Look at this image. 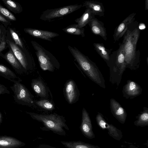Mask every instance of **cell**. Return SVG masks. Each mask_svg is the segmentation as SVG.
<instances>
[{"label": "cell", "instance_id": "obj_1", "mask_svg": "<svg viewBox=\"0 0 148 148\" xmlns=\"http://www.w3.org/2000/svg\"><path fill=\"white\" fill-rule=\"evenodd\" d=\"M139 25L135 19L131 22L123 36L121 43L125 54L126 67L132 70L138 69L140 63V51L136 50L141 30Z\"/></svg>", "mask_w": 148, "mask_h": 148}, {"label": "cell", "instance_id": "obj_2", "mask_svg": "<svg viewBox=\"0 0 148 148\" xmlns=\"http://www.w3.org/2000/svg\"><path fill=\"white\" fill-rule=\"evenodd\" d=\"M68 49L80 69L92 81L105 88V81L102 74L96 64L75 47L69 45Z\"/></svg>", "mask_w": 148, "mask_h": 148}, {"label": "cell", "instance_id": "obj_3", "mask_svg": "<svg viewBox=\"0 0 148 148\" xmlns=\"http://www.w3.org/2000/svg\"><path fill=\"white\" fill-rule=\"evenodd\" d=\"M26 113L33 119L43 123L44 126L40 127L42 131H51L58 135L65 136L66 133L65 130H69L66 123V120L62 116L54 113L49 114H40L27 112Z\"/></svg>", "mask_w": 148, "mask_h": 148}, {"label": "cell", "instance_id": "obj_4", "mask_svg": "<svg viewBox=\"0 0 148 148\" xmlns=\"http://www.w3.org/2000/svg\"><path fill=\"white\" fill-rule=\"evenodd\" d=\"M107 65L110 69L109 81L112 84L119 86L126 68L125 54L121 43L119 44V49L111 54L110 60Z\"/></svg>", "mask_w": 148, "mask_h": 148}, {"label": "cell", "instance_id": "obj_5", "mask_svg": "<svg viewBox=\"0 0 148 148\" xmlns=\"http://www.w3.org/2000/svg\"><path fill=\"white\" fill-rule=\"evenodd\" d=\"M41 68L44 71H54L60 65L56 57L50 52L35 41H31Z\"/></svg>", "mask_w": 148, "mask_h": 148}, {"label": "cell", "instance_id": "obj_6", "mask_svg": "<svg viewBox=\"0 0 148 148\" xmlns=\"http://www.w3.org/2000/svg\"><path fill=\"white\" fill-rule=\"evenodd\" d=\"M10 88L14 93L13 97L16 102L29 106L34 105V96L23 84L20 83H14Z\"/></svg>", "mask_w": 148, "mask_h": 148}, {"label": "cell", "instance_id": "obj_7", "mask_svg": "<svg viewBox=\"0 0 148 148\" xmlns=\"http://www.w3.org/2000/svg\"><path fill=\"white\" fill-rule=\"evenodd\" d=\"M82 7V4H74L60 8L48 9L43 12L40 19L44 21H48L63 17L78 10Z\"/></svg>", "mask_w": 148, "mask_h": 148}, {"label": "cell", "instance_id": "obj_8", "mask_svg": "<svg viewBox=\"0 0 148 148\" xmlns=\"http://www.w3.org/2000/svg\"><path fill=\"white\" fill-rule=\"evenodd\" d=\"M96 120L99 127L103 130H107L108 134L113 139L118 141L121 139L123 134L121 130L107 122L102 114L98 112L96 116Z\"/></svg>", "mask_w": 148, "mask_h": 148}, {"label": "cell", "instance_id": "obj_9", "mask_svg": "<svg viewBox=\"0 0 148 148\" xmlns=\"http://www.w3.org/2000/svg\"><path fill=\"white\" fill-rule=\"evenodd\" d=\"M79 128L82 134L86 138L89 139L95 138L90 118L88 113L84 108L82 111V121Z\"/></svg>", "mask_w": 148, "mask_h": 148}, {"label": "cell", "instance_id": "obj_10", "mask_svg": "<svg viewBox=\"0 0 148 148\" xmlns=\"http://www.w3.org/2000/svg\"><path fill=\"white\" fill-rule=\"evenodd\" d=\"M142 91V88L137 83L128 80L123 86L122 92L125 99H132L141 94Z\"/></svg>", "mask_w": 148, "mask_h": 148}, {"label": "cell", "instance_id": "obj_11", "mask_svg": "<svg viewBox=\"0 0 148 148\" xmlns=\"http://www.w3.org/2000/svg\"><path fill=\"white\" fill-rule=\"evenodd\" d=\"M110 107L111 112L113 116L120 123L124 124L127 116L125 110L113 98L110 99Z\"/></svg>", "mask_w": 148, "mask_h": 148}, {"label": "cell", "instance_id": "obj_12", "mask_svg": "<svg viewBox=\"0 0 148 148\" xmlns=\"http://www.w3.org/2000/svg\"><path fill=\"white\" fill-rule=\"evenodd\" d=\"M136 15L135 13L130 14L116 27L113 35L114 42L118 40L123 36L127 29L128 25L135 19L134 17Z\"/></svg>", "mask_w": 148, "mask_h": 148}, {"label": "cell", "instance_id": "obj_13", "mask_svg": "<svg viewBox=\"0 0 148 148\" xmlns=\"http://www.w3.org/2000/svg\"><path fill=\"white\" fill-rule=\"evenodd\" d=\"M24 31L34 37L50 42L52 41V38L59 36L56 32L31 28H25Z\"/></svg>", "mask_w": 148, "mask_h": 148}, {"label": "cell", "instance_id": "obj_14", "mask_svg": "<svg viewBox=\"0 0 148 148\" xmlns=\"http://www.w3.org/2000/svg\"><path fill=\"white\" fill-rule=\"evenodd\" d=\"M64 91L66 99L69 104L73 103L77 100L79 95V91L73 80H70L66 83Z\"/></svg>", "mask_w": 148, "mask_h": 148}, {"label": "cell", "instance_id": "obj_15", "mask_svg": "<svg viewBox=\"0 0 148 148\" xmlns=\"http://www.w3.org/2000/svg\"><path fill=\"white\" fill-rule=\"evenodd\" d=\"M24 142L11 136H0V148H19L25 146Z\"/></svg>", "mask_w": 148, "mask_h": 148}, {"label": "cell", "instance_id": "obj_16", "mask_svg": "<svg viewBox=\"0 0 148 148\" xmlns=\"http://www.w3.org/2000/svg\"><path fill=\"white\" fill-rule=\"evenodd\" d=\"M92 32L96 35L101 36L104 40L107 39L106 29L104 24L96 18L92 19L88 23Z\"/></svg>", "mask_w": 148, "mask_h": 148}, {"label": "cell", "instance_id": "obj_17", "mask_svg": "<svg viewBox=\"0 0 148 148\" xmlns=\"http://www.w3.org/2000/svg\"><path fill=\"white\" fill-rule=\"evenodd\" d=\"M7 41L14 56L26 72L30 69V68L24 53L15 43L8 40Z\"/></svg>", "mask_w": 148, "mask_h": 148}, {"label": "cell", "instance_id": "obj_18", "mask_svg": "<svg viewBox=\"0 0 148 148\" xmlns=\"http://www.w3.org/2000/svg\"><path fill=\"white\" fill-rule=\"evenodd\" d=\"M82 7L89 9L95 16H104L105 9L102 3L100 2L93 0L86 1L83 3Z\"/></svg>", "mask_w": 148, "mask_h": 148}, {"label": "cell", "instance_id": "obj_19", "mask_svg": "<svg viewBox=\"0 0 148 148\" xmlns=\"http://www.w3.org/2000/svg\"><path fill=\"white\" fill-rule=\"evenodd\" d=\"M4 58L18 74L22 75L24 73H26L12 51L10 50L7 52L5 54Z\"/></svg>", "mask_w": 148, "mask_h": 148}, {"label": "cell", "instance_id": "obj_20", "mask_svg": "<svg viewBox=\"0 0 148 148\" xmlns=\"http://www.w3.org/2000/svg\"><path fill=\"white\" fill-rule=\"evenodd\" d=\"M0 76L14 83H20L22 80L9 68L0 64Z\"/></svg>", "mask_w": 148, "mask_h": 148}, {"label": "cell", "instance_id": "obj_21", "mask_svg": "<svg viewBox=\"0 0 148 148\" xmlns=\"http://www.w3.org/2000/svg\"><path fill=\"white\" fill-rule=\"evenodd\" d=\"M31 86L34 92L40 97L45 98L47 96V90L45 85L40 80L33 79Z\"/></svg>", "mask_w": 148, "mask_h": 148}, {"label": "cell", "instance_id": "obj_22", "mask_svg": "<svg viewBox=\"0 0 148 148\" xmlns=\"http://www.w3.org/2000/svg\"><path fill=\"white\" fill-rule=\"evenodd\" d=\"M66 148H101L98 145H94L80 140L60 142Z\"/></svg>", "mask_w": 148, "mask_h": 148}, {"label": "cell", "instance_id": "obj_23", "mask_svg": "<svg viewBox=\"0 0 148 148\" xmlns=\"http://www.w3.org/2000/svg\"><path fill=\"white\" fill-rule=\"evenodd\" d=\"M93 45L97 52L107 64L110 60V55L112 49L106 48L103 43H94Z\"/></svg>", "mask_w": 148, "mask_h": 148}, {"label": "cell", "instance_id": "obj_24", "mask_svg": "<svg viewBox=\"0 0 148 148\" xmlns=\"http://www.w3.org/2000/svg\"><path fill=\"white\" fill-rule=\"evenodd\" d=\"M95 16L92 13L91 10L88 8H86L84 12L79 18L75 20L78 26L80 28L84 27L93 19Z\"/></svg>", "mask_w": 148, "mask_h": 148}, {"label": "cell", "instance_id": "obj_25", "mask_svg": "<svg viewBox=\"0 0 148 148\" xmlns=\"http://www.w3.org/2000/svg\"><path fill=\"white\" fill-rule=\"evenodd\" d=\"M137 120L134 123L137 126L144 127L148 126V108L144 107L143 110L136 116Z\"/></svg>", "mask_w": 148, "mask_h": 148}, {"label": "cell", "instance_id": "obj_26", "mask_svg": "<svg viewBox=\"0 0 148 148\" xmlns=\"http://www.w3.org/2000/svg\"><path fill=\"white\" fill-rule=\"evenodd\" d=\"M65 33L70 34L81 36L82 37L85 36L84 27L80 28L77 24L69 25L62 29Z\"/></svg>", "mask_w": 148, "mask_h": 148}, {"label": "cell", "instance_id": "obj_27", "mask_svg": "<svg viewBox=\"0 0 148 148\" xmlns=\"http://www.w3.org/2000/svg\"><path fill=\"white\" fill-rule=\"evenodd\" d=\"M2 1L8 8L14 13L21 12V7L17 3L10 0H3Z\"/></svg>", "mask_w": 148, "mask_h": 148}, {"label": "cell", "instance_id": "obj_28", "mask_svg": "<svg viewBox=\"0 0 148 148\" xmlns=\"http://www.w3.org/2000/svg\"><path fill=\"white\" fill-rule=\"evenodd\" d=\"M34 102L36 105L45 110H51L55 108L54 106L52 103L45 99L34 101Z\"/></svg>", "mask_w": 148, "mask_h": 148}, {"label": "cell", "instance_id": "obj_29", "mask_svg": "<svg viewBox=\"0 0 148 148\" xmlns=\"http://www.w3.org/2000/svg\"><path fill=\"white\" fill-rule=\"evenodd\" d=\"M0 14L3 16L10 20L14 21L16 19L14 16L6 9L4 8L0 4Z\"/></svg>", "mask_w": 148, "mask_h": 148}, {"label": "cell", "instance_id": "obj_30", "mask_svg": "<svg viewBox=\"0 0 148 148\" xmlns=\"http://www.w3.org/2000/svg\"><path fill=\"white\" fill-rule=\"evenodd\" d=\"M10 31L12 37L14 40L15 44L23 49V43L18 35L12 29H10Z\"/></svg>", "mask_w": 148, "mask_h": 148}, {"label": "cell", "instance_id": "obj_31", "mask_svg": "<svg viewBox=\"0 0 148 148\" xmlns=\"http://www.w3.org/2000/svg\"><path fill=\"white\" fill-rule=\"evenodd\" d=\"M10 92L4 85L0 83V95L5 94H9Z\"/></svg>", "mask_w": 148, "mask_h": 148}, {"label": "cell", "instance_id": "obj_32", "mask_svg": "<svg viewBox=\"0 0 148 148\" xmlns=\"http://www.w3.org/2000/svg\"><path fill=\"white\" fill-rule=\"evenodd\" d=\"M5 45L6 42L5 40L4 36L3 35L0 42V52L5 49Z\"/></svg>", "mask_w": 148, "mask_h": 148}, {"label": "cell", "instance_id": "obj_33", "mask_svg": "<svg viewBox=\"0 0 148 148\" xmlns=\"http://www.w3.org/2000/svg\"><path fill=\"white\" fill-rule=\"evenodd\" d=\"M36 148H60L55 147L47 144H42L39 145Z\"/></svg>", "mask_w": 148, "mask_h": 148}, {"label": "cell", "instance_id": "obj_34", "mask_svg": "<svg viewBox=\"0 0 148 148\" xmlns=\"http://www.w3.org/2000/svg\"><path fill=\"white\" fill-rule=\"evenodd\" d=\"M0 21L3 23H9L8 21L3 16L0 14Z\"/></svg>", "mask_w": 148, "mask_h": 148}, {"label": "cell", "instance_id": "obj_35", "mask_svg": "<svg viewBox=\"0 0 148 148\" xmlns=\"http://www.w3.org/2000/svg\"><path fill=\"white\" fill-rule=\"evenodd\" d=\"M144 25L143 24H140L139 25V27L140 30H141L145 28V25Z\"/></svg>", "mask_w": 148, "mask_h": 148}, {"label": "cell", "instance_id": "obj_36", "mask_svg": "<svg viewBox=\"0 0 148 148\" xmlns=\"http://www.w3.org/2000/svg\"><path fill=\"white\" fill-rule=\"evenodd\" d=\"M145 10H148V0H145Z\"/></svg>", "mask_w": 148, "mask_h": 148}, {"label": "cell", "instance_id": "obj_37", "mask_svg": "<svg viewBox=\"0 0 148 148\" xmlns=\"http://www.w3.org/2000/svg\"><path fill=\"white\" fill-rule=\"evenodd\" d=\"M3 121V116L2 115L0 112V125Z\"/></svg>", "mask_w": 148, "mask_h": 148}, {"label": "cell", "instance_id": "obj_38", "mask_svg": "<svg viewBox=\"0 0 148 148\" xmlns=\"http://www.w3.org/2000/svg\"><path fill=\"white\" fill-rule=\"evenodd\" d=\"M128 148H140L133 145H129Z\"/></svg>", "mask_w": 148, "mask_h": 148}, {"label": "cell", "instance_id": "obj_39", "mask_svg": "<svg viewBox=\"0 0 148 148\" xmlns=\"http://www.w3.org/2000/svg\"><path fill=\"white\" fill-rule=\"evenodd\" d=\"M1 29L0 28V42L1 41V38H2V37H1Z\"/></svg>", "mask_w": 148, "mask_h": 148}, {"label": "cell", "instance_id": "obj_40", "mask_svg": "<svg viewBox=\"0 0 148 148\" xmlns=\"http://www.w3.org/2000/svg\"><path fill=\"white\" fill-rule=\"evenodd\" d=\"M147 64H148V57L147 58Z\"/></svg>", "mask_w": 148, "mask_h": 148}]
</instances>
